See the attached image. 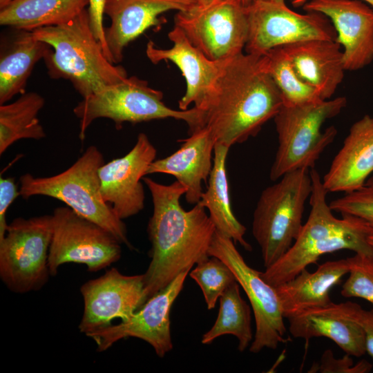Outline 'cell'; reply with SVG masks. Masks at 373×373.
Here are the masks:
<instances>
[{
	"label": "cell",
	"mask_w": 373,
	"mask_h": 373,
	"mask_svg": "<svg viewBox=\"0 0 373 373\" xmlns=\"http://www.w3.org/2000/svg\"><path fill=\"white\" fill-rule=\"evenodd\" d=\"M153 202L147 232L151 262L144 274L145 303L180 274L207 259L216 228L198 202L188 211L180 204L185 188L177 180L163 184L144 177Z\"/></svg>",
	"instance_id": "1"
},
{
	"label": "cell",
	"mask_w": 373,
	"mask_h": 373,
	"mask_svg": "<svg viewBox=\"0 0 373 373\" xmlns=\"http://www.w3.org/2000/svg\"><path fill=\"white\" fill-rule=\"evenodd\" d=\"M283 105L261 56L242 52L225 61L204 111L216 144L229 148L255 137Z\"/></svg>",
	"instance_id": "2"
},
{
	"label": "cell",
	"mask_w": 373,
	"mask_h": 373,
	"mask_svg": "<svg viewBox=\"0 0 373 373\" xmlns=\"http://www.w3.org/2000/svg\"><path fill=\"white\" fill-rule=\"evenodd\" d=\"M312 190L311 211L290 249L278 260L261 271L262 278L274 287L289 281L308 265L327 254L349 249L373 257L368 238L373 229L363 220L350 215L337 218L327 202V191L316 169H310Z\"/></svg>",
	"instance_id": "3"
},
{
	"label": "cell",
	"mask_w": 373,
	"mask_h": 373,
	"mask_svg": "<svg viewBox=\"0 0 373 373\" xmlns=\"http://www.w3.org/2000/svg\"><path fill=\"white\" fill-rule=\"evenodd\" d=\"M32 32L51 47L44 58L50 77L70 81L83 98L128 77L122 66L104 55L92 31L88 9L66 23Z\"/></svg>",
	"instance_id": "4"
},
{
	"label": "cell",
	"mask_w": 373,
	"mask_h": 373,
	"mask_svg": "<svg viewBox=\"0 0 373 373\" xmlns=\"http://www.w3.org/2000/svg\"><path fill=\"white\" fill-rule=\"evenodd\" d=\"M103 164V154L96 146H90L73 165L59 174L49 177L22 175L19 178L20 196L28 199L44 195L59 200L108 230L121 244L132 249L123 220L102 197L98 171Z\"/></svg>",
	"instance_id": "5"
},
{
	"label": "cell",
	"mask_w": 373,
	"mask_h": 373,
	"mask_svg": "<svg viewBox=\"0 0 373 373\" xmlns=\"http://www.w3.org/2000/svg\"><path fill=\"white\" fill-rule=\"evenodd\" d=\"M79 121V138L84 140L91 123L108 118L119 129L123 123L137 124L155 119L173 118L182 120L189 133L205 126V113L195 106L175 110L163 102V93L150 87L148 82L135 76L105 87L82 99L73 109Z\"/></svg>",
	"instance_id": "6"
},
{
	"label": "cell",
	"mask_w": 373,
	"mask_h": 373,
	"mask_svg": "<svg viewBox=\"0 0 373 373\" xmlns=\"http://www.w3.org/2000/svg\"><path fill=\"white\" fill-rule=\"evenodd\" d=\"M345 97L294 106L283 105L274 117L278 146L270 169L272 181L298 169H311L325 149L333 142L337 129L323 124L346 107Z\"/></svg>",
	"instance_id": "7"
},
{
	"label": "cell",
	"mask_w": 373,
	"mask_h": 373,
	"mask_svg": "<svg viewBox=\"0 0 373 373\" xmlns=\"http://www.w3.org/2000/svg\"><path fill=\"white\" fill-rule=\"evenodd\" d=\"M260 193L253 214L252 234L265 267L290 249L303 227V216L312 190L310 169L289 172Z\"/></svg>",
	"instance_id": "8"
},
{
	"label": "cell",
	"mask_w": 373,
	"mask_h": 373,
	"mask_svg": "<svg viewBox=\"0 0 373 373\" xmlns=\"http://www.w3.org/2000/svg\"><path fill=\"white\" fill-rule=\"evenodd\" d=\"M52 235L51 215L17 218L8 225L0 241V278L8 289L26 294L47 283Z\"/></svg>",
	"instance_id": "9"
},
{
	"label": "cell",
	"mask_w": 373,
	"mask_h": 373,
	"mask_svg": "<svg viewBox=\"0 0 373 373\" xmlns=\"http://www.w3.org/2000/svg\"><path fill=\"white\" fill-rule=\"evenodd\" d=\"M174 26L208 59L224 61L243 52L248 37L247 7L241 0H222L178 11Z\"/></svg>",
	"instance_id": "10"
},
{
	"label": "cell",
	"mask_w": 373,
	"mask_h": 373,
	"mask_svg": "<svg viewBox=\"0 0 373 373\" xmlns=\"http://www.w3.org/2000/svg\"><path fill=\"white\" fill-rule=\"evenodd\" d=\"M48 267L55 276L61 265L74 262L99 271L119 260L121 243L108 230L79 215L68 207L55 209Z\"/></svg>",
	"instance_id": "11"
},
{
	"label": "cell",
	"mask_w": 373,
	"mask_h": 373,
	"mask_svg": "<svg viewBox=\"0 0 373 373\" xmlns=\"http://www.w3.org/2000/svg\"><path fill=\"white\" fill-rule=\"evenodd\" d=\"M248 37L246 53L261 56L269 50L309 39L336 41L329 19L322 13L300 14L283 1L254 0L247 6Z\"/></svg>",
	"instance_id": "12"
},
{
	"label": "cell",
	"mask_w": 373,
	"mask_h": 373,
	"mask_svg": "<svg viewBox=\"0 0 373 373\" xmlns=\"http://www.w3.org/2000/svg\"><path fill=\"white\" fill-rule=\"evenodd\" d=\"M209 256H216L226 263L245 292L251 306L256 332L249 347L252 353L265 348L276 350L286 338V327L276 288L267 283L261 271L251 267L227 236L216 231L209 249Z\"/></svg>",
	"instance_id": "13"
},
{
	"label": "cell",
	"mask_w": 373,
	"mask_h": 373,
	"mask_svg": "<svg viewBox=\"0 0 373 373\" xmlns=\"http://www.w3.org/2000/svg\"><path fill=\"white\" fill-rule=\"evenodd\" d=\"M144 291V274L127 276L115 267L84 283L79 332L87 336L111 325L115 318L127 321L145 304Z\"/></svg>",
	"instance_id": "14"
},
{
	"label": "cell",
	"mask_w": 373,
	"mask_h": 373,
	"mask_svg": "<svg viewBox=\"0 0 373 373\" xmlns=\"http://www.w3.org/2000/svg\"><path fill=\"white\" fill-rule=\"evenodd\" d=\"M191 270L187 269L180 274L169 285L149 299L127 321L88 334L87 336L95 342L97 350L104 352L121 339L134 337L148 343L157 356L163 358L173 348L171 309Z\"/></svg>",
	"instance_id": "15"
},
{
	"label": "cell",
	"mask_w": 373,
	"mask_h": 373,
	"mask_svg": "<svg viewBox=\"0 0 373 373\" xmlns=\"http://www.w3.org/2000/svg\"><path fill=\"white\" fill-rule=\"evenodd\" d=\"M156 154L148 136L140 133L127 154L103 164L99 169L102 197L122 220L144 209L145 195L142 180Z\"/></svg>",
	"instance_id": "16"
},
{
	"label": "cell",
	"mask_w": 373,
	"mask_h": 373,
	"mask_svg": "<svg viewBox=\"0 0 373 373\" xmlns=\"http://www.w3.org/2000/svg\"><path fill=\"white\" fill-rule=\"evenodd\" d=\"M305 12H320L332 23L343 48L345 70H361L373 60V8L358 0H308Z\"/></svg>",
	"instance_id": "17"
},
{
	"label": "cell",
	"mask_w": 373,
	"mask_h": 373,
	"mask_svg": "<svg viewBox=\"0 0 373 373\" xmlns=\"http://www.w3.org/2000/svg\"><path fill=\"white\" fill-rule=\"evenodd\" d=\"M168 37L173 43L171 48H160L151 41L146 45V56L155 64L162 61H171L181 71L186 88L178 102L179 109L186 110L193 104L195 107L204 111L226 61H215L208 59L175 26Z\"/></svg>",
	"instance_id": "18"
},
{
	"label": "cell",
	"mask_w": 373,
	"mask_h": 373,
	"mask_svg": "<svg viewBox=\"0 0 373 373\" xmlns=\"http://www.w3.org/2000/svg\"><path fill=\"white\" fill-rule=\"evenodd\" d=\"M191 6L180 0H106L104 14L110 17L111 25L105 28V39L111 62L119 63L131 41L149 28L160 26L162 14Z\"/></svg>",
	"instance_id": "19"
},
{
	"label": "cell",
	"mask_w": 373,
	"mask_h": 373,
	"mask_svg": "<svg viewBox=\"0 0 373 373\" xmlns=\"http://www.w3.org/2000/svg\"><path fill=\"white\" fill-rule=\"evenodd\" d=\"M180 141L179 149L149 165L146 175L165 173L175 177L186 189L187 203L195 204L203 192L202 183L207 181L212 169L216 141L206 126Z\"/></svg>",
	"instance_id": "20"
},
{
	"label": "cell",
	"mask_w": 373,
	"mask_h": 373,
	"mask_svg": "<svg viewBox=\"0 0 373 373\" xmlns=\"http://www.w3.org/2000/svg\"><path fill=\"white\" fill-rule=\"evenodd\" d=\"M373 172V117L365 115L350 128L322 179L329 192L350 193L364 186Z\"/></svg>",
	"instance_id": "21"
},
{
	"label": "cell",
	"mask_w": 373,
	"mask_h": 373,
	"mask_svg": "<svg viewBox=\"0 0 373 373\" xmlns=\"http://www.w3.org/2000/svg\"><path fill=\"white\" fill-rule=\"evenodd\" d=\"M299 78L329 99L345 71L341 45L336 41L309 39L283 46Z\"/></svg>",
	"instance_id": "22"
},
{
	"label": "cell",
	"mask_w": 373,
	"mask_h": 373,
	"mask_svg": "<svg viewBox=\"0 0 373 373\" xmlns=\"http://www.w3.org/2000/svg\"><path fill=\"white\" fill-rule=\"evenodd\" d=\"M289 331L294 338L307 341L325 337L333 341L345 354L360 357L365 354V334L361 326L347 316L340 303L305 309L287 318Z\"/></svg>",
	"instance_id": "23"
},
{
	"label": "cell",
	"mask_w": 373,
	"mask_h": 373,
	"mask_svg": "<svg viewBox=\"0 0 373 373\" xmlns=\"http://www.w3.org/2000/svg\"><path fill=\"white\" fill-rule=\"evenodd\" d=\"M348 273L347 258L329 260L314 272L305 269L294 278L275 287L285 318L332 303L331 289Z\"/></svg>",
	"instance_id": "24"
},
{
	"label": "cell",
	"mask_w": 373,
	"mask_h": 373,
	"mask_svg": "<svg viewBox=\"0 0 373 373\" xmlns=\"http://www.w3.org/2000/svg\"><path fill=\"white\" fill-rule=\"evenodd\" d=\"M1 37L0 50V105L26 92L35 64L51 47L38 39L32 31L12 28Z\"/></svg>",
	"instance_id": "25"
},
{
	"label": "cell",
	"mask_w": 373,
	"mask_h": 373,
	"mask_svg": "<svg viewBox=\"0 0 373 373\" xmlns=\"http://www.w3.org/2000/svg\"><path fill=\"white\" fill-rule=\"evenodd\" d=\"M230 148L216 144L213 166L207 190L202 192L200 204L209 211L216 230L239 243L247 251L251 245L245 240V227L236 218L231 207L226 161Z\"/></svg>",
	"instance_id": "26"
},
{
	"label": "cell",
	"mask_w": 373,
	"mask_h": 373,
	"mask_svg": "<svg viewBox=\"0 0 373 373\" xmlns=\"http://www.w3.org/2000/svg\"><path fill=\"white\" fill-rule=\"evenodd\" d=\"M88 5L89 0H13L0 9V24L33 31L66 23Z\"/></svg>",
	"instance_id": "27"
},
{
	"label": "cell",
	"mask_w": 373,
	"mask_h": 373,
	"mask_svg": "<svg viewBox=\"0 0 373 373\" xmlns=\"http://www.w3.org/2000/svg\"><path fill=\"white\" fill-rule=\"evenodd\" d=\"M45 104L35 92L24 93L15 102L0 105V155L21 139L41 140L46 137L38 118Z\"/></svg>",
	"instance_id": "28"
},
{
	"label": "cell",
	"mask_w": 373,
	"mask_h": 373,
	"mask_svg": "<svg viewBox=\"0 0 373 373\" xmlns=\"http://www.w3.org/2000/svg\"><path fill=\"white\" fill-rule=\"evenodd\" d=\"M217 318L211 328L203 334L202 344H210L216 338L231 334L238 340V349L245 351L253 341L251 314L249 304L242 298L240 285L236 281L220 297Z\"/></svg>",
	"instance_id": "29"
},
{
	"label": "cell",
	"mask_w": 373,
	"mask_h": 373,
	"mask_svg": "<svg viewBox=\"0 0 373 373\" xmlns=\"http://www.w3.org/2000/svg\"><path fill=\"white\" fill-rule=\"evenodd\" d=\"M265 70L279 88L283 105L294 106L322 99L317 91L303 82L296 73L283 46L261 55Z\"/></svg>",
	"instance_id": "30"
},
{
	"label": "cell",
	"mask_w": 373,
	"mask_h": 373,
	"mask_svg": "<svg viewBox=\"0 0 373 373\" xmlns=\"http://www.w3.org/2000/svg\"><path fill=\"white\" fill-rule=\"evenodd\" d=\"M189 275L200 287L208 309H213L227 288L237 281L229 266L216 256L196 264Z\"/></svg>",
	"instance_id": "31"
},
{
	"label": "cell",
	"mask_w": 373,
	"mask_h": 373,
	"mask_svg": "<svg viewBox=\"0 0 373 373\" xmlns=\"http://www.w3.org/2000/svg\"><path fill=\"white\" fill-rule=\"evenodd\" d=\"M349 276L341 294L345 298H360L373 305V257L356 254L347 258Z\"/></svg>",
	"instance_id": "32"
},
{
	"label": "cell",
	"mask_w": 373,
	"mask_h": 373,
	"mask_svg": "<svg viewBox=\"0 0 373 373\" xmlns=\"http://www.w3.org/2000/svg\"><path fill=\"white\" fill-rule=\"evenodd\" d=\"M329 204L333 211L358 218L373 229V188L364 186L346 193Z\"/></svg>",
	"instance_id": "33"
},
{
	"label": "cell",
	"mask_w": 373,
	"mask_h": 373,
	"mask_svg": "<svg viewBox=\"0 0 373 373\" xmlns=\"http://www.w3.org/2000/svg\"><path fill=\"white\" fill-rule=\"evenodd\" d=\"M372 365L366 361L354 364L350 355L345 354L341 358H335L331 350H326L318 364L312 366L309 372L321 373H365L371 371Z\"/></svg>",
	"instance_id": "34"
},
{
	"label": "cell",
	"mask_w": 373,
	"mask_h": 373,
	"mask_svg": "<svg viewBox=\"0 0 373 373\" xmlns=\"http://www.w3.org/2000/svg\"><path fill=\"white\" fill-rule=\"evenodd\" d=\"M340 304L343 312L361 326L365 334L366 352L373 358V309H364L352 301Z\"/></svg>",
	"instance_id": "35"
},
{
	"label": "cell",
	"mask_w": 373,
	"mask_h": 373,
	"mask_svg": "<svg viewBox=\"0 0 373 373\" xmlns=\"http://www.w3.org/2000/svg\"><path fill=\"white\" fill-rule=\"evenodd\" d=\"M20 196L13 178H0V241L6 235L8 224L6 215L13 201Z\"/></svg>",
	"instance_id": "36"
},
{
	"label": "cell",
	"mask_w": 373,
	"mask_h": 373,
	"mask_svg": "<svg viewBox=\"0 0 373 373\" xmlns=\"http://www.w3.org/2000/svg\"><path fill=\"white\" fill-rule=\"evenodd\" d=\"M106 1V0H89L88 10L92 31L101 44L104 55L111 62L106 47L105 28L103 23Z\"/></svg>",
	"instance_id": "37"
},
{
	"label": "cell",
	"mask_w": 373,
	"mask_h": 373,
	"mask_svg": "<svg viewBox=\"0 0 373 373\" xmlns=\"http://www.w3.org/2000/svg\"><path fill=\"white\" fill-rule=\"evenodd\" d=\"M218 1L222 0H197V4L200 6H207Z\"/></svg>",
	"instance_id": "38"
},
{
	"label": "cell",
	"mask_w": 373,
	"mask_h": 373,
	"mask_svg": "<svg viewBox=\"0 0 373 373\" xmlns=\"http://www.w3.org/2000/svg\"><path fill=\"white\" fill-rule=\"evenodd\" d=\"M291 3L295 7L303 6V5L308 0H290Z\"/></svg>",
	"instance_id": "39"
},
{
	"label": "cell",
	"mask_w": 373,
	"mask_h": 373,
	"mask_svg": "<svg viewBox=\"0 0 373 373\" xmlns=\"http://www.w3.org/2000/svg\"><path fill=\"white\" fill-rule=\"evenodd\" d=\"M365 186L373 188V175L370 176L365 183Z\"/></svg>",
	"instance_id": "40"
},
{
	"label": "cell",
	"mask_w": 373,
	"mask_h": 373,
	"mask_svg": "<svg viewBox=\"0 0 373 373\" xmlns=\"http://www.w3.org/2000/svg\"><path fill=\"white\" fill-rule=\"evenodd\" d=\"M13 0H0V9H2L4 7H6Z\"/></svg>",
	"instance_id": "41"
},
{
	"label": "cell",
	"mask_w": 373,
	"mask_h": 373,
	"mask_svg": "<svg viewBox=\"0 0 373 373\" xmlns=\"http://www.w3.org/2000/svg\"><path fill=\"white\" fill-rule=\"evenodd\" d=\"M180 1H184L191 6H194L197 4V0H180Z\"/></svg>",
	"instance_id": "42"
},
{
	"label": "cell",
	"mask_w": 373,
	"mask_h": 373,
	"mask_svg": "<svg viewBox=\"0 0 373 373\" xmlns=\"http://www.w3.org/2000/svg\"><path fill=\"white\" fill-rule=\"evenodd\" d=\"M241 1L243 5L247 7L249 6L253 2L254 0H241Z\"/></svg>",
	"instance_id": "43"
},
{
	"label": "cell",
	"mask_w": 373,
	"mask_h": 373,
	"mask_svg": "<svg viewBox=\"0 0 373 373\" xmlns=\"http://www.w3.org/2000/svg\"><path fill=\"white\" fill-rule=\"evenodd\" d=\"M368 241H369V243L373 247V235L369 237Z\"/></svg>",
	"instance_id": "44"
},
{
	"label": "cell",
	"mask_w": 373,
	"mask_h": 373,
	"mask_svg": "<svg viewBox=\"0 0 373 373\" xmlns=\"http://www.w3.org/2000/svg\"><path fill=\"white\" fill-rule=\"evenodd\" d=\"M363 1L367 2L372 6V8H373V0H363Z\"/></svg>",
	"instance_id": "45"
},
{
	"label": "cell",
	"mask_w": 373,
	"mask_h": 373,
	"mask_svg": "<svg viewBox=\"0 0 373 373\" xmlns=\"http://www.w3.org/2000/svg\"><path fill=\"white\" fill-rule=\"evenodd\" d=\"M271 1H285V0H271Z\"/></svg>",
	"instance_id": "46"
}]
</instances>
